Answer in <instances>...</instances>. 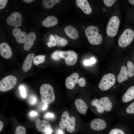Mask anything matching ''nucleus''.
<instances>
[{"label":"nucleus","instance_id":"obj_1","mask_svg":"<svg viewBox=\"0 0 134 134\" xmlns=\"http://www.w3.org/2000/svg\"><path fill=\"white\" fill-rule=\"evenodd\" d=\"M118 101L107 96L100 99L96 98L91 102V105L95 108L100 117H112L116 109Z\"/></svg>","mask_w":134,"mask_h":134},{"label":"nucleus","instance_id":"obj_2","mask_svg":"<svg viewBox=\"0 0 134 134\" xmlns=\"http://www.w3.org/2000/svg\"><path fill=\"white\" fill-rule=\"evenodd\" d=\"M112 117H100L94 119L90 123L91 129L99 134H106L112 127Z\"/></svg>","mask_w":134,"mask_h":134},{"label":"nucleus","instance_id":"obj_3","mask_svg":"<svg viewBox=\"0 0 134 134\" xmlns=\"http://www.w3.org/2000/svg\"><path fill=\"white\" fill-rule=\"evenodd\" d=\"M39 92L41 100L43 103L49 104L54 101L55 95L53 88L51 85L47 84L42 85L40 87Z\"/></svg>","mask_w":134,"mask_h":134},{"label":"nucleus","instance_id":"obj_4","mask_svg":"<svg viewBox=\"0 0 134 134\" xmlns=\"http://www.w3.org/2000/svg\"><path fill=\"white\" fill-rule=\"evenodd\" d=\"M99 29L95 26H90L86 29L85 33L89 42L93 45H98L100 43L102 37L99 33Z\"/></svg>","mask_w":134,"mask_h":134},{"label":"nucleus","instance_id":"obj_5","mask_svg":"<svg viewBox=\"0 0 134 134\" xmlns=\"http://www.w3.org/2000/svg\"><path fill=\"white\" fill-rule=\"evenodd\" d=\"M115 82L116 78L114 75L110 73H107L102 76L98 87L101 91H106L113 87Z\"/></svg>","mask_w":134,"mask_h":134},{"label":"nucleus","instance_id":"obj_6","mask_svg":"<svg viewBox=\"0 0 134 134\" xmlns=\"http://www.w3.org/2000/svg\"><path fill=\"white\" fill-rule=\"evenodd\" d=\"M134 38V32L130 29H125L119 37L118 44L122 48L126 47L132 42Z\"/></svg>","mask_w":134,"mask_h":134},{"label":"nucleus","instance_id":"obj_7","mask_svg":"<svg viewBox=\"0 0 134 134\" xmlns=\"http://www.w3.org/2000/svg\"><path fill=\"white\" fill-rule=\"evenodd\" d=\"M120 23V20L117 16L112 17L107 25L106 32L107 35L111 37L115 36L118 31Z\"/></svg>","mask_w":134,"mask_h":134},{"label":"nucleus","instance_id":"obj_8","mask_svg":"<svg viewBox=\"0 0 134 134\" xmlns=\"http://www.w3.org/2000/svg\"><path fill=\"white\" fill-rule=\"evenodd\" d=\"M17 79L15 76L11 75L7 76L0 82V90L5 92L13 88L16 85Z\"/></svg>","mask_w":134,"mask_h":134},{"label":"nucleus","instance_id":"obj_9","mask_svg":"<svg viewBox=\"0 0 134 134\" xmlns=\"http://www.w3.org/2000/svg\"><path fill=\"white\" fill-rule=\"evenodd\" d=\"M60 56L61 58L65 59L66 63L68 66L73 65L77 62V55L73 51H61L60 53Z\"/></svg>","mask_w":134,"mask_h":134},{"label":"nucleus","instance_id":"obj_10","mask_svg":"<svg viewBox=\"0 0 134 134\" xmlns=\"http://www.w3.org/2000/svg\"><path fill=\"white\" fill-rule=\"evenodd\" d=\"M134 99V86L128 88L118 102L117 108L119 106L129 103ZM116 108V109H117Z\"/></svg>","mask_w":134,"mask_h":134},{"label":"nucleus","instance_id":"obj_11","mask_svg":"<svg viewBox=\"0 0 134 134\" xmlns=\"http://www.w3.org/2000/svg\"><path fill=\"white\" fill-rule=\"evenodd\" d=\"M6 22L9 25L16 27L20 26L22 23V16L21 14L17 12H14L7 17Z\"/></svg>","mask_w":134,"mask_h":134},{"label":"nucleus","instance_id":"obj_12","mask_svg":"<svg viewBox=\"0 0 134 134\" xmlns=\"http://www.w3.org/2000/svg\"><path fill=\"white\" fill-rule=\"evenodd\" d=\"M120 122L109 129L106 134H128L126 125Z\"/></svg>","mask_w":134,"mask_h":134},{"label":"nucleus","instance_id":"obj_13","mask_svg":"<svg viewBox=\"0 0 134 134\" xmlns=\"http://www.w3.org/2000/svg\"><path fill=\"white\" fill-rule=\"evenodd\" d=\"M35 124L37 130L40 132L45 133L51 128L50 123L47 121L37 119L35 121Z\"/></svg>","mask_w":134,"mask_h":134},{"label":"nucleus","instance_id":"obj_14","mask_svg":"<svg viewBox=\"0 0 134 134\" xmlns=\"http://www.w3.org/2000/svg\"><path fill=\"white\" fill-rule=\"evenodd\" d=\"M79 75L77 73H74L69 76L67 77L65 81V85L66 87L69 89H73L76 83H78V79Z\"/></svg>","mask_w":134,"mask_h":134},{"label":"nucleus","instance_id":"obj_15","mask_svg":"<svg viewBox=\"0 0 134 134\" xmlns=\"http://www.w3.org/2000/svg\"><path fill=\"white\" fill-rule=\"evenodd\" d=\"M36 37V34L34 32H30L27 34L23 46L25 50H28L31 48L34 44Z\"/></svg>","mask_w":134,"mask_h":134},{"label":"nucleus","instance_id":"obj_16","mask_svg":"<svg viewBox=\"0 0 134 134\" xmlns=\"http://www.w3.org/2000/svg\"><path fill=\"white\" fill-rule=\"evenodd\" d=\"M0 54L3 58L6 59L9 58L12 54L11 49L7 43L3 42L0 44Z\"/></svg>","mask_w":134,"mask_h":134},{"label":"nucleus","instance_id":"obj_17","mask_svg":"<svg viewBox=\"0 0 134 134\" xmlns=\"http://www.w3.org/2000/svg\"><path fill=\"white\" fill-rule=\"evenodd\" d=\"M77 6L80 8L86 14H89L92 12V8L87 0H76Z\"/></svg>","mask_w":134,"mask_h":134},{"label":"nucleus","instance_id":"obj_18","mask_svg":"<svg viewBox=\"0 0 134 134\" xmlns=\"http://www.w3.org/2000/svg\"><path fill=\"white\" fill-rule=\"evenodd\" d=\"M12 33L17 42L24 43L27 35L25 32H22L20 29L16 28L13 29Z\"/></svg>","mask_w":134,"mask_h":134},{"label":"nucleus","instance_id":"obj_19","mask_svg":"<svg viewBox=\"0 0 134 134\" xmlns=\"http://www.w3.org/2000/svg\"><path fill=\"white\" fill-rule=\"evenodd\" d=\"M74 104L78 111L81 114L86 113L88 109V107L86 103L80 99H76Z\"/></svg>","mask_w":134,"mask_h":134},{"label":"nucleus","instance_id":"obj_20","mask_svg":"<svg viewBox=\"0 0 134 134\" xmlns=\"http://www.w3.org/2000/svg\"><path fill=\"white\" fill-rule=\"evenodd\" d=\"M64 32L70 38L76 39L78 38L79 34L77 30L71 25L66 26L64 29Z\"/></svg>","mask_w":134,"mask_h":134},{"label":"nucleus","instance_id":"obj_21","mask_svg":"<svg viewBox=\"0 0 134 134\" xmlns=\"http://www.w3.org/2000/svg\"><path fill=\"white\" fill-rule=\"evenodd\" d=\"M34 56V53L30 54L28 55L23 64L22 69L23 71L26 72L31 68Z\"/></svg>","mask_w":134,"mask_h":134},{"label":"nucleus","instance_id":"obj_22","mask_svg":"<svg viewBox=\"0 0 134 134\" xmlns=\"http://www.w3.org/2000/svg\"><path fill=\"white\" fill-rule=\"evenodd\" d=\"M58 23V20L56 17L50 16L47 17L42 21V24L45 27H49L56 25Z\"/></svg>","mask_w":134,"mask_h":134},{"label":"nucleus","instance_id":"obj_23","mask_svg":"<svg viewBox=\"0 0 134 134\" xmlns=\"http://www.w3.org/2000/svg\"><path fill=\"white\" fill-rule=\"evenodd\" d=\"M127 70L126 66L124 65L122 66L119 73L117 76V80L119 83H122L128 79Z\"/></svg>","mask_w":134,"mask_h":134},{"label":"nucleus","instance_id":"obj_24","mask_svg":"<svg viewBox=\"0 0 134 134\" xmlns=\"http://www.w3.org/2000/svg\"><path fill=\"white\" fill-rule=\"evenodd\" d=\"M69 118L68 112L67 111H64L62 113L59 123V126L61 129H64L67 127Z\"/></svg>","mask_w":134,"mask_h":134},{"label":"nucleus","instance_id":"obj_25","mask_svg":"<svg viewBox=\"0 0 134 134\" xmlns=\"http://www.w3.org/2000/svg\"><path fill=\"white\" fill-rule=\"evenodd\" d=\"M75 120L73 116L69 117L67 124V131L69 133H73L75 130Z\"/></svg>","mask_w":134,"mask_h":134},{"label":"nucleus","instance_id":"obj_26","mask_svg":"<svg viewBox=\"0 0 134 134\" xmlns=\"http://www.w3.org/2000/svg\"><path fill=\"white\" fill-rule=\"evenodd\" d=\"M60 0H43L42 4L43 6L46 9H50L55 4L60 1Z\"/></svg>","mask_w":134,"mask_h":134},{"label":"nucleus","instance_id":"obj_27","mask_svg":"<svg viewBox=\"0 0 134 134\" xmlns=\"http://www.w3.org/2000/svg\"><path fill=\"white\" fill-rule=\"evenodd\" d=\"M55 38L56 41V45L59 46H65L68 43L67 40L64 38L60 37L55 35Z\"/></svg>","mask_w":134,"mask_h":134},{"label":"nucleus","instance_id":"obj_28","mask_svg":"<svg viewBox=\"0 0 134 134\" xmlns=\"http://www.w3.org/2000/svg\"><path fill=\"white\" fill-rule=\"evenodd\" d=\"M127 65L128 69V76L129 77H131L134 76V65L131 61H129L127 63Z\"/></svg>","mask_w":134,"mask_h":134},{"label":"nucleus","instance_id":"obj_29","mask_svg":"<svg viewBox=\"0 0 134 134\" xmlns=\"http://www.w3.org/2000/svg\"><path fill=\"white\" fill-rule=\"evenodd\" d=\"M45 57L44 55H38L35 57L33 60L34 64L38 65L39 64L43 63L45 61Z\"/></svg>","mask_w":134,"mask_h":134},{"label":"nucleus","instance_id":"obj_30","mask_svg":"<svg viewBox=\"0 0 134 134\" xmlns=\"http://www.w3.org/2000/svg\"><path fill=\"white\" fill-rule=\"evenodd\" d=\"M61 51L60 50H56L54 51L51 55V58L54 61L59 60L61 58L60 56V53Z\"/></svg>","mask_w":134,"mask_h":134},{"label":"nucleus","instance_id":"obj_31","mask_svg":"<svg viewBox=\"0 0 134 134\" xmlns=\"http://www.w3.org/2000/svg\"><path fill=\"white\" fill-rule=\"evenodd\" d=\"M25 128L23 126H19L17 127L15 129V134H26Z\"/></svg>","mask_w":134,"mask_h":134},{"label":"nucleus","instance_id":"obj_32","mask_svg":"<svg viewBox=\"0 0 134 134\" xmlns=\"http://www.w3.org/2000/svg\"><path fill=\"white\" fill-rule=\"evenodd\" d=\"M50 41L47 43V45L49 47L55 46L56 45V39L54 36L52 34L49 35Z\"/></svg>","mask_w":134,"mask_h":134},{"label":"nucleus","instance_id":"obj_33","mask_svg":"<svg viewBox=\"0 0 134 134\" xmlns=\"http://www.w3.org/2000/svg\"><path fill=\"white\" fill-rule=\"evenodd\" d=\"M96 62V60L94 58H92L90 60L85 61L84 62V65L88 66L95 64Z\"/></svg>","mask_w":134,"mask_h":134},{"label":"nucleus","instance_id":"obj_34","mask_svg":"<svg viewBox=\"0 0 134 134\" xmlns=\"http://www.w3.org/2000/svg\"><path fill=\"white\" fill-rule=\"evenodd\" d=\"M37 99L36 97L34 95L31 96L29 99V103L31 105H34L37 102Z\"/></svg>","mask_w":134,"mask_h":134},{"label":"nucleus","instance_id":"obj_35","mask_svg":"<svg viewBox=\"0 0 134 134\" xmlns=\"http://www.w3.org/2000/svg\"><path fill=\"white\" fill-rule=\"evenodd\" d=\"M19 88L21 96L24 98H25L26 94L25 87L23 85H21L19 86Z\"/></svg>","mask_w":134,"mask_h":134},{"label":"nucleus","instance_id":"obj_36","mask_svg":"<svg viewBox=\"0 0 134 134\" xmlns=\"http://www.w3.org/2000/svg\"><path fill=\"white\" fill-rule=\"evenodd\" d=\"M115 0H103L104 4L107 7H110L116 1Z\"/></svg>","mask_w":134,"mask_h":134},{"label":"nucleus","instance_id":"obj_37","mask_svg":"<svg viewBox=\"0 0 134 134\" xmlns=\"http://www.w3.org/2000/svg\"><path fill=\"white\" fill-rule=\"evenodd\" d=\"M79 85L80 86L82 87H84L86 84V82L85 79L81 77L79 79Z\"/></svg>","mask_w":134,"mask_h":134},{"label":"nucleus","instance_id":"obj_38","mask_svg":"<svg viewBox=\"0 0 134 134\" xmlns=\"http://www.w3.org/2000/svg\"><path fill=\"white\" fill-rule=\"evenodd\" d=\"M54 115L52 113L48 112L45 114L44 116V118L48 119H52L54 117Z\"/></svg>","mask_w":134,"mask_h":134},{"label":"nucleus","instance_id":"obj_39","mask_svg":"<svg viewBox=\"0 0 134 134\" xmlns=\"http://www.w3.org/2000/svg\"><path fill=\"white\" fill-rule=\"evenodd\" d=\"M8 0H0V9L4 8L6 6Z\"/></svg>","mask_w":134,"mask_h":134},{"label":"nucleus","instance_id":"obj_40","mask_svg":"<svg viewBox=\"0 0 134 134\" xmlns=\"http://www.w3.org/2000/svg\"><path fill=\"white\" fill-rule=\"evenodd\" d=\"M38 115L37 112L35 111H32L29 113V115L31 117H34L37 116Z\"/></svg>","mask_w":134,"mask_h":134},{"label":"nucleus","instance_id":"obj_41","mask_svg":"<svg viewBox=\"0 0 134 134\" xmlns=\"http://www.w3.org/2000/svg\"><path fill=\"white\" fill-rule=\"evenodd\" d=\"M56 134H64V133L62 130L59 129L56 130Z\"/></svg>","mask_w":134,"mask_h":134},{"label":"nucleus","instance_id":"obj_42","mask_svg":"<svg viewBox=\"0 0 134 134\" xmlns=\"http://www.w3.org/2000/svg\"><path fill=\"white\" fill-rule=\"evenodd\" d=\"M48 106V104L45 103L42 108V110L44 111L46 110Z\"/></svg>","mask_w":134,"mask_h":134},{"label":"nucleus","instance_id":"obj_43","mask_svg":"<svg viewBox=\"0 0 134 134\" xmlns=\"http://www.w3.org/2000/svg\"><path fill=\"white\" fill-rule=\"evenodd\" d=\"M52 132V130L50 128L47 131L45 132L44 134H51Z\"/></svg>","mask_w":134,"mask_h":134},{"label":"nucleus","instance_id":"obj_44","mask_svg":"<svg viewBox=\"0 0 134 134\" xmlns=\"http://www.w3.org/2000/svg\"><path fill=\"white\" fill-rule=\"evenodd\" d=\"M3 126V124L2 122L1 121H0V132L1 131L2 129Z\"/></svg>","mask_w":134,"mask_h":134},{"label":"nucleus","instance_id":"obj_45","mask_svg":"<svg viewBox=\"0 0 134 134\" xmlns=\"http://www.w3.org/2000/svg\"><path fill=\"white\" fill-rule=\"evenodd\" d=\"M34 0H23V1L27 3H30Z\"/></svg>","mask_w":134,"mask_h":134},{"label":"nucleus","instance_id":"obj_46","mask_svg":"<svg viewBox=\"0 0 134 134\" xmlns=\"http://www.w3.org/2000/svg\"><path fill=\"white\" fill-rule=\"evenodd\" d=\"M128 1L131 4L134 5V0H129Z\"/></svg>","mask_w":134,"mask_h":134}]
</instances>
